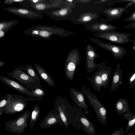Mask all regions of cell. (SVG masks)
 Listing matches in <instances>:
<instances>
[{"label":"cell","instance_id":"obj_1","mask_svg":"<svg viewBox=\"0 0 135 135\" xmlns=\"http://www.w3.org/2000/svg\"><path fill=\"white\" fill-rule=\"evenodd\" d=\"M83 4L72 8L73 13L70 16L69 21L74 24L85 25L92 22L100 17V6H97L93 2L91 4Z\"/></svg>","mask_w":135,"mask_h":135},{"label":"cell","instance_id":"obj_2","mask_svg":"<svg viewBox=\"0 0 135 135\" xmlns=\"http://www.w3.org/2000/svg\"><path fill=\"white\" fill-rule=\"evenodd\" d=\"M54 103V109L58 113L62 126L68 129L71 125L77 131L79 130L73 107L68 102L66 97L57 95Z\"/></svg>","mask_w":135,"mask_h":135},{"label":"cell","instance_id":"obj_3","mask_svg":"<svg viewBox=\"0 0 135 135\" xmlns=\"http://www.w3.org/2000/svg\"><path fill=\"white\" fill-rule=\"evenodd\" d=\"M24 32L31 36L45 40L50 39L53 35L66 37L74 33L73 32L66 31L60 27L43 25H36L29 27Z\"/></svg>","mask_w":135,"mask_h":135},{"label":"cell","instance_id":"obj_4","mask_svg":"<svg viewBox=\"0 0 135 135\" xmlns=\"http://www.w3.org/2000/svg\"><path fill=\"white\" fill-rule=\"evenodd\" d=\"M81 90L89 103L94 108L98 120L101 124L105 125L107 111L103 105L88 87L83 84Z\"/></svg>","mask_w":135,"mask_h":135},{"label":"cell","instance_id":"obj_5","mask_svg":"<svg viewBox=\"0 0 135 135\" xmlns=\"http://www.w3.org/2000/svg\"><path fill=\"white\" fill-rule=\"evenodd\" d=\"M19 4L22 8H28L41 13L62 8L67 5L64 0H44L43 2L36 4L31 3L28 0H24Z\"/></svg>","mask_w":135,"mask_h":135},{"label":"cell","instance_id":"obj_6","mask_svg":"<svg viewBox=\"0 0 135 135\" xmlns=\"http://www.w3.org/2000/svg\"><path fill=\"white\" fill-rule=\"evenodd\" d=\"M7 74L25 86L27 89L35 90L37 88H42L40 81L31 76L19 67H15L11 72L7 73Z\"/></svg>","mask_w":135,"mask_h":135},{"label":"cell","instance_id":"obj_7","mask_svg":"<svg viewBox=\"0 0 135 135\" xmlns=\"http://www.w3.org/2000/svg\"><path fill=\"white\" fill-rule=\"evenodd\" d=\"M31 110L25 111L16 119L7 121L5 123L6 131L16 135L23 133L25 129L28 126L27 121L31 116Z\"/></svg>","mask_w":135,"mask_h":135},{"label":"cell","instance_id":"obj_8","mask_svg":"<svg viewBox=\"0 0 135 135\" xmlns=\"http://www.w3.org/2000/svg\"><path fill=\"white\" fill-rule=\"evenodd\" d=\"M28 98L20 95L11 94V97L7 105L0 112V116L3 113L7 115L20 112L27 106Z\"/></svg>","mask_w":135,"mask_h":135},{"label":"cell","instance_id":"obj_9","mask_svg":"<svg viewBox=\"0 0 135 135\" xmlns=\"http://www.w3.org/2000/svg\"><path fill=\"white\" fill-rule=\"evenodd\" d=\"M81 57L78 48L70 50L66 58L65 66V72L66 78L70 80L73 79L76 69L79 64Z\"/></svg>","mask_w":135,"mask_h":135},{"label":"cell","instance_id":"obj_10","mask_svg":"<svg viewBox=\"0 0 135 135\" xmlns=\"http://www.w3.org/2000/svg\"><path fill=\"white\" fill-rule=\"evenodd\" d=\"M93 35L96 38L120 44L131 42L129 37L132 36L129 33L115 31L97 32L94 33Z\"/></svg>","mask_w":135,"mask_h":135},{"label":"cell","instance_id":"obj_11","mask_svg":"<svg viewBox=\"0 0 135 135\" xmlns=\"http://www.w3.org/2000/svg\"><path fill=\"white\" fill-rule=\"evenodd\" d=\"M79 130H82L89 135H95L96 130L94 124L83 113L81 108L76 105L73 106Z\"/></svg>","mask_w":135,"mask_h":135},{"label":"cell","instance_id":"obj_12","mask_svg":"<svg viewBox=\"0 0 135 135\" xmlns=\"http://www.w3.org/2000/svg\"><path fill=\"white\" fill-rule=\"evenodd\" d=\"M90 40L102 49L111 52L113 57L117 59L122 58L127 53L126 50L120 46L103 42L93 37H90Z\"/></svg>","mask_w":135,"mask_h":135},{"label":"cell","instance_id":"obj_13","mask_svg":"<svg viewBox=\"0 0 135 135\" xmlns=\"http://www.w3.org/2000/svg\"><path fill=\"white\" fill-rule=\"evenodd\" d=\"M130 7L128 4L123 7H107L101 6L100 11L104 15L108 22L115 20H119L123 13Z\"/></svg>","mask_w":135,"mask_h":135},{"label":"cell","instance_id":"obj_14","mask_svg":"<svg viewBox=\"0 0 135 135\" xmlns=\"http://www.w3.org/2000/svg\"><path fill=\"white\" fill-rule=\"evenodd\" d=\"M86 30L97 32L115 31V26L108 22L107 19L100 18L84 25Z\"/></svg>","mask_w":135,"mask_h":135},{"label":"cell","instance_id":"obj_15","mask_svg":"<svg viewBox=\"0 0 135 135\" xmlns=\"http://www.w3.org/2000/svg\"><path fill=\"white\" fill-rule=\"evenodd\" d=\"M4 9L11 13L26 18L36 20L42 18L44 16L41 13L27 8L9 7Z\"/></svg>","mask_w":135,"mask_h":135},{"label":"cell","instance_id":"obj_16","mask_svg":"<svg viewBox=\"0 0 135 135\" xmlns=\"http://www.w3.org/2000/svg\"><path fill=\"white\" fill-rule=\"evenodd\" d=\"M73 7L69 4L62 8L56 9L45 13L52 19L56 20H69L70 15L73 13Z\"/></svg>","mask_w":135,"mask_h":135},{"label":"cell","instance_id":"obj_17","mask_svg":"<svg viewBox=\"0 0 135 135\" xmlns=\"http://www.w3.org/2000/svg\"><path fill=\"white\" fill-rule=\"evenodd\" d=\"M86 58V66L87 72L90 73L96 68L97 64L95 62V58H98L100 56L95 51V48L90 44H88L85 48Z\"/></svg>","mask_w":135,"mask_h":135},{"label":"cell","instance_id":"obj_18","mask_svg":"<svg viewBox=\"0 0 135 135\" xmlns=\"http://www.w3.org/2000/svg\"><path fill=\"white\" fill-rule=\"evenodd\" d=\"M57 124L62 126V123L57 111L55 109H52L46 117L38 123L41 128H50Z\"/></svg>","mask_w":135,"mask_h":135},{"label":"cell","instance_id":"obj_19","mask_svg":"<svg viewBox=\"0 0 135 135\" xmlns=\"http://www.w3.org/2000/svg\"><path fill=\"white\" fill-rule=\"evenodd\" d=\"M0 80L6 85L18 91L20 93L25 95L29 99L33 97L32 93L26 89L25 87L15 81L10 79L8 77L0 76Z\"/></svg>","mask_w":135,"mask_h":135},{"label":"cell","instance_id":"obj_20","mask_svg":"<svg viewBox=\"0 0 135 135\" xmlns=\"http://www.w3.org/2000/svg\"><path fill=\"white\" fill-rule=\"evenodd\" d=\"M71 98L79 108L83 109L85 113L87 114H89L88 105L86 103L83 94L81 91H78L74 87L69 89Z\"/></svg>","mask_w":135,"mask_h":135},{"label":"cell","instance_id":"obj_21","mask_svg":"<svg viewBox=\"0 0 135 135\" xmlns=\"http://www.w3.org/2000/svg\"><path fill=\"white\" fill-rule=\"evenodd\" d=\"M100 73L103 83V87L107 88L109 85L110 76L112 71L110 66H105L106 63L104 62L98 64Z\"/></svg>","mask_w":135,"mask_h":135},{"label":"cell","instance_id":"obj_22","mask_svg":"<svg viewBox=\"0 0 135 135\" xmlns=\"http://www.w3.org/2000/svg\"><path fill=\"white\" fill-rule=\"evenodd\" d=\"M86 78L90 82L91 86L95 90L99 92H100L101 87L103 86V83L100 69L98 64L97 70L95 72L93 76L91 78H89L86 76Z\"/></svg>","mask_w":135,"mask_h":135},{"label":"cell","instance_id":"obj_23","mask_svg":"<svg viewBox=\"0 0 135 135\" xmlns=\"http://www.w3.org/2000/svg\"><path fill=\"white\" fill-rule=\"evenodd\" d=\"M117 66L113 74L110 89L112 92H115L119 86L122 83V79L123 71L120 69V65L118 63L117 64Z\"/></svg>","mask_w":135,"mask_h":135},{"label":"cell","instance_id":"obj_24","mask_svg":"<svg viewBox=\"0 0 135 135\" xmlns=\"http://www.w3.org/2000/svg\"><path fill=\"white\" fill-rule=\"evenodd\" d=\"M34 64L37 71L42 79L50 86H55L54 81L49 74L39 65L36 63Z\"/></svg>","mask_w":135,"mask_h":135},{"label":"cell","instance_id":"obj_25","mask_svg":"<svg viewBox=\"0 0 135 135\" xmlns=\"http://www.w3.org/2000/svg\"><path fill=\"white\" fill-rule=\"evenodd\" d=\"M17 20L11 21L4 20L0 23V36L1 38L4 36L8 31L18 22Z\"/></svg>","mask_w":135,"mask_h":135},{"label":"cell","instance_id":"obj_26","mask_svg":"<svg viewBox=\"0 0 135 135\" xmlns=\"http://www.w3.org/2000/svg\"><path fill=\"white\" fill-rule=\"evenodd\" d=\"M40 112L39 105L36 104L32 109L30 119V126L32 131L33 130L34 125L38 118Z\"/></svg>","mask_w":135,"mask_h":135},{"label":"cell","instance_id":"obj_27","mask_svg":"<svg viewBox=\"0 0 135 135\" xmlns=\"http://www.w3.org/2000/svg\"><path fill=\"white\" fill-rule=\"evenodd\" d=\"M31 92L33 96L31 99H29L28 98V101H40L46 95L45 91L42 88H37L35 90H31Z\"/></svg>","mask_w":135,"mask_h":135},{"label":"cell","instance_id":"obj_28","mask_svg":"<svg viewBox=\"0 0 135 135\" xmlns=\"http://www.w3.org/2000/svg\"><path fill=\"white\" fill-rule=\"evenodd\" d=\"M19 66L20 68L22 70L25 72L35 79L40 81L38 75L31 65L27 64L25 66L21 64Z\"/></svg>","mask_w":135,"mask_h":135},{"label":"cell","instance_id":"obj_29","mask_svg":"<svg viewBox=\"0 0 135 135\" xmlns=\"http://www.w3.org/2000/svg\"><path fill=\"white\" fill-rule=\"evenodd\" d=\"M11 97V94L8 93L2 98L0 102V112L7 104Z\"/></svg>","mask_w":135,"mask_h":135},{"label":"cell","instance_id":"obj_30","mask_svg":"<svg viewBox=\"0 0 135 135\" xmlns=\"http://www.w3.org/2000/svg\"><path fill=\"white\" fill-rule=\"evenodd\" d=\"M93 2L95 4H100L102 7L114 5L116 3L115 0H101Z\"/></svg>","mask_w":135,"mask_h":135},{"label":"cell","instance_id":"obj_31","mask_svg":"<svg viewBox=\"0 0 135 135\" xmlns=\"http://www.w3.org/2000/svg\"><path fill=\"white\" fill-rule=\"evenodd\" d=\"M129 87L132 89L135 87V72L129 77Z\"/></svg>","mask_w":135,"mask_h":135},{"label":"cell","instance_id":"obj_32","mask_svg":"<svg viewBox=\"0 0 135 135\" xmlns=\"http://www.w3.org/2000/svg\"><path fill=\"white\" fill-rule=\"evenodd\" d=\"M124 20L127 22H135V10L130 14L128 17L125 18Z\"/></svg>","mask_w":135,"mask_h":135},{"label":"cell","instance_id":"obj_33","mask_svg":"<svg viewBox=\"0 0 135 135\" xmlns=\"http://www.w3.org/2000/svg\"><path fill=\"white\" fill-rule=\"evenodd\" d=\"M24 0H6L4 2V3L6 5H9L15 3L18 4L22 2Z\"/></svg>","mask_w":135,"mask_h":135},{"label":"cell","instance_id":"obj_34","mask_svg":"<svg viewBox=\"0 0 135 135\" xmlns=\"http://www.w3.org/2000/svg\"><path fill=\"white\" fill-rule=\"evenodd\" d=\"M75 2L81 4H86L91 2L92 0H74Z\"/></svg>","mask_w":135,"mask_h":135},{"label":"cell","instance_id":"obj_35","mask_svg":"<svg viewBox=\"0 0 135 135\" xmlns=\"http://www.w3.org/2000/svg\"><path fill=\"white\" fill-rule=\"evenodd\" d=\"M125 27L128 29H135V22H132Z\"/></svg>","mask_w":135,"mask_h":135},{"label":"cell","instance_id":"obj_36","mask_svg":"<svg viewBox=\"0 0 135 135\" xmlns=\"http://www.w3.org/2000/svg\"><path fill=\"white\" fill-rule=\"evenodd\" d=\"M44 0H28L30 2L34 4L37 3L43 2Z\"/></svg>","mask_w":135,"mask_h":135},{"label":"cell","instance_id":"obj_37","mask_svg":"<svg viewBox=\"0 0 135 135\" xmlns=\"http://www.w3.org/2000/svg\"><path fill=\"white\" fill-rule=\"evenodd\" d=\"M135 122V119L133 120L130 121L129 123V126H132Z\"/></svg>","mask_w":135,"mask_h":135},{"label":"cell","instance_id":"obj_38","mask_svg":"<svg viewBox=\"0 0 135 135\" xmlns=\"http://www.w3.org/2000/svg\"><path fill=\"white\" fill-rule=\"evenodd\" d=\"M6 63L0 60V68L3 67Z\"/></svg>","mask_w":135,"mask_h":135},{"label":"cell","instance_id":"obj_39","mask_svg":"<svg viewBox=\"0 0 135 135\" xmlns=\"http://www.w3.org/2000/svg\"><path fill=\"white\" fill-rule=\"evenodd\" d=\"M131 42H132V45H135V39L131 40Z\"/></svg>","mask_w":135,"mask_h":135},{"label":"cell","instance_id":"obj_40","mask_svg":"<svg viewBox=\"0 0 135 135\" xmlns=\"http://www.w3.org/2000/svg\"><path fill=\"white\" fill-rule=\"evenodd\" d=\"M132 49L134 51H135V45L133 46L132 47Z\"/></svg>","mask_w":135,"mask_h":135},{"label":"cell","instance_id":"obj_41","mask_svg":"<svg viewBox=\"0 0 135 135\" xmlns=\"http://www.w3.org/2000/svg\"></svg>","mask_w":135,"mask_h":135}]
</instances>
